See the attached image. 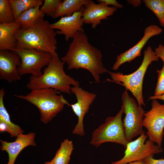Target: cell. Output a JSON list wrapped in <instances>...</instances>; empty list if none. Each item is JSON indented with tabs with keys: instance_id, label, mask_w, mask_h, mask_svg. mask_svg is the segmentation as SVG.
<instances>
[{
	"instance_id": "obj_1",
	"label": "cell",
	"mask_w": 164,
	"mask_h": 164,
	"mask_svg": "<svg viewBox=\"0 0 164 164\" xmlns=\"http://www.w3.org/2000/svg\"><path fill=\"white\" fill-rule=\"evenodd\" d=\"M72 39L61 60L68 65L69 70L83 68L88 70L96 82H99L100 74L107 72L102 62L101 52L90 44L84 32H78Z\"/></svg>"
},
{
	"instance_id": "obj_2",
	"label": "cell",
	"mask_w": 164,
	"mask_h": 164,
	"mask_svg": "<svg viewBox=\"0 0 164 164\" xmlns=\"http://www.w3.org/2000/svg\"><path fill=\"white\" fill-rule=\"evenodd\" d=\"M43 18L40 17L31 28L26 29L20 28L16 31L14 35L17 42L16 48L33 49L49 53L53 56L59 58L56 51V32Z\"/></svg>"
},
{
	"instance_id": "obj_3",
	"label": "cell",
	"mask_w": 164,
	"mask_h": 164,
	"mask_svg": "<svg viewBox=\"0 0 164 164\" xmlns=\"http://www.w3.org/2000/svg\"><path fill=\"white\" fill-rule=\"evenodd\" d=\"M65 63L59 58L52 56L49 63L39 77L31 75L27 87L31 90L53 88L70 94L71 86H79V82L67 74L64 70Z\"/></svg>"
},
{
	"instance_id": "obj_4",
	"label": "cell",
	"mask_w": 164,
	"mask_h": 164,
	"mask_svg": "<svg viewBox=\"0 0 164 164\" xmlns=\"http://www.w3.org/2000/svg\"><path fill=\"white\" fill-rule=\"evenodd\" d=\"M36 106L40 115V121L46 124L61 111L64 105L69 103L57 91L53 88L31 90L26 95H15Z\"/></svg>"
},
{
	"instance_id": "obj_5",
	"label": "cell",
	"mask_w": 164,
	"mask_h": 164,
	"mask_svg": "<svg viewBox=\"0 0 164 164\" xmlns=\"http://www.w3.org/2000/svg\"><path fill=\"white\" fill-rule=\"evenodd\" d=\"M144 57L139 67L133 73L125 75L120 73L107 71L112 78V81L120 84L130 91L136 98L140 105H145L142 95L143 78L149 65L153 61H158L159 58L150 46H148L144 53Z\"/></svg>"
},
{
	"instance_id": "obj_6",
	"label": "cell",
	"mask_w": 164,
	"mask_h": 164,
	"mask_svg": "<svg viewBox=\"0 0 164 164\" xmlns=\"http://www.w3.org/2000/svg\"><path fill=\"white\" fill-rule=\"evenodd\" d=\"M123 113L121 106L115 116L106 118L104 123L92 133L90 143L97 147L104 143L112 142L121 145L125 148L129 142L126 137L122 119Z\"/></svg>"
},
{
	"instance_id": "obj_7",
	"label": "cell",
	"mask_w": 164,
	"mask_h": 164,
	"mask_svg": "<svg viewBox=\"0 0 164 164\" xmlns=\"http://www.w3.org/2000/svg\"><path fill=\"white\" fill-rule=\"evenodd\" d=\"M121 99L125 114L123 125L126 138L129 142L143 132V121L145 111L130 97L127 90L122 93Z\"/></svg>"
},
{
	"instance_id": "obj_8",
	"label": "cell",
	"mask_w": 164,
	"mask_h": 164,
	"mask_svg": "<svg viewBox=\"0 0 164 164\" xmlns=\"http://www.w3.org/2000/svg\"><path fill=\"white\" fill-rule=\"evenodd\" d=\"M20 57L21 64L18 69L21 76L27 74L39 77L43 73L42 69L47 66L52 56L49 53L33 49L15 48L10 50Z\"/></svg>"
},
{
	"instance_id": "obj_9",
	"label": "cell",
	"mask_w": 164,
	"mask_h": 164,
	"mask_svg": "<svg viewBox=\"0 0 164 164\" xmlns=\"http://www.w3.org/2000/svg\"><path fill=\"white\" fill-rule=\"evenodd\" d=\"M148 137L144 131L136 139L128 142L124 156L111 164H126L141 161L149 156L161 153L163 151L161 147L149 139L146 140Z\"/></svg>"
},
{
	"instance_id": "obj_10",
	"label": "cell",
	"mask_w": 164,
	"mask_h": 164,
	"mask_svg": "<svg viewBox=\"0 0 164 164\" xmlns=\"http://www.w3.org/2000/svg\"><path fill=\"white\" fill-rule=\"evenodd\" d=\"M151 106V109L144 114L143 126L147 129L149 139L161 146L164 135V104L154 99Z\"/></svg>"
},
{
	"instance_id": "obj_11",
	"label": "cell",
	"mask_w": 164,
	"mask_h": 164,
	"mask_svg": "<svg viewBox=\"0 0 164 164\" xmlns=\"http://www.w3.org/2000/svg\"><path fill=\"white\" fill-rule=\"evenodd\" d=\"M71 92L74 94L77 98V102L70 106L78 117V121L72 132V134L80 136L85 135L83 123L84 119L88 112L90 105L96 97L94 93L85 91L79 86H73L71 87Z\"/></svg>"
},
{
	"instance_id": "obj_12",
	"label": "cell",
	"mask_w": 164,
	"mask_h": 164,
	"mask_svg": "<svg viewBox=\"0 0 164 164\" xmlns=\"http://www.w3.org/2000/svg\"><path fill=\"white\" fill-rule=\"evenodd\" d=\"M162 31V29L156 25H150L146 27L143 37L136 45L117 56L112 69L114 70H117L124 63L130 62L137 57L141 56L142 50L149 40L153 36L160 34Z\"/></svg>"
},
{
	"instance_id": "obj_13",
	"label": "cell",
	"mask_w": 164,
	"mask_h": 164,
	"mask_svg": "<svg viewBox=\"0 0 164 164\" xmlns=\"http://www.w3.org/2000/svg\"><path fill=\"white\" fill-rule=\"evenodd\" d=\"M20 64V57L14 52L0 50V79L10 84L20 80L18 69Z\"/></svg>"
},
{
	"instance_id": "obj_14",
	"label": "cell",
	"mask_w": 164,
	"mask_h": 164,
	"mask_svg": "<svg viewBox=\"0 0 164 164\" xmlns=\"http://www.w3.org/2000/svg\"><path fill=\"white\" fill-rule=\"evenodd\" d=\"M84 8L70 16L62 17L57 21L50 24L51 28L58 30L56 31L57 34L64 35L67 41L73 38L78 32H84L82 28L84 23L82 15Z\"/></svg>"
},
{
	"instance_id": "obj_15",
	"label": "cell",
	"mask_w": 164,
	"mask_h": 164,
	"mask_svg": "<svg viewBox=\"0 0 164 164\" xmlns=\"http://www.w3.org/2000/svg\"><path fill=\"white\" fill-rule=\"evenodd\" d=\"M114 7H109L104 4L95 3L91 0L84 7L82 13V18L84 23L91 24L93 29L101 23V20L107 19L112 15L117 10Z\"/></svg>"
},
{
	"instance_id": "obj_16",
	"label": "cell",
	"mask_w": 164,
	"mask_h": 164,
	"mask_svg": "<svg viewBox=\"0 0 164 164\" xmlns=\"http://www.w3.org/2000/svg\"><path fill=\"white\" fill-rule=\"evenodd\" d=\"M36 134L30 132L27 134H20L16 137L15 140L8 142L0 140V149L6 151L8 154L7 164H14L15 161L20 152L25 148L29 146H36L34 141Z\"/></svg>"
},
{
	"instance_id": "obj_17",
	"label": "cell",
	"mask_w": 164,
	"mask_h": 164,
	"mask_svg": "<svg viewBox=\"0 0 164 164\" xmlns=\"http://www.w3.org/2000/svg\"><path fill=\"white\" fill-rule=\"evenodd\" d=\"M21 25L17 21L0 23V50H10L16 47V40L14 35Z\"/></svg>"
},
{
	"instance_id": "obj_18",
	"label": "cell",
	"mask_w": 164,
	"mask_h": 164,
	"mask_svg": "<svg viewBox=\"0 0 164 164\" xmlns=\"http://www.w3.org/2000/svg\"><path fill=\"white\" fill-rule=\"evenodd\" d=\"M91 0H65L62 1L52 17L56 19L60 17L70 16L80 11Z\"/></svg>"
},
{
	"instance_id": "obj_19",
	"label": "cell",
	"mask_w": 164,
	"mask_h": 164,
	"mask_svg": "<svg viewBox=\"0 0 164 164\" xmlns=\"http://www.w3.org/2000/svg\"><path fill=\"white\" fill-rule=\"evenodd\" d=\"M42 4L43 3H40L20 14L16 21L20 24L21 29H26L32 27L40 17H44L45 15L40 10V7Z\"/></svg>"
},
{
	"instance_id": "obj_20",
	"label": "cell",
	"mask_w": 164,
	"mask_h": 164,
	"mask_svg": "<svg viewBox=\"0 0 164 164\" xmlns=\"http://www.w3.org/2000/svg\"><path fill=\"white\" fill-rule=\"evenodd\" d=\"M73 149V142L67 139H65L51 161L54 164H68Z\"/></svg>"
},
{
	"instance_id": "obj_21",
	"label": "cell",
	"mask_w": 164,
	"mask_h": 164,
	"mask_svg": "<svg viewBox=\"0 0 164 164\" xmlns=\"http://www.w3.org/2000/svg\"><path fill=\"white\" fill-rule=\"evenodd\" d=\"M15 21L20 14L25 11L43 3L42 0H9Z\"/></svg>"
},
{
	"instance_id": "obj_22",
	"label": "cell",
	"mask_w": 164,
	"mask_h": 164,
	"mask_svg": "<svg viewBox=\"0 0 164 164\" xmlns=\"http://www.w3.org/2000/svg\"><path fill=\"white\" fill-rule=\"evenodd\" d=\"M5 91L3 88L0 90V121H3L10 126L19 134H22L23 131L18 125L12 123L10 119V116L6 109L4 103V98Z\"/></svg>"
},
{
	"instance_id": "obj_23",
	"label": "cell",
	"mask_w": 164,
	"mask_h": 164,
	"mask_svg": "<svg viewBox=\"0 0 164 164\" xmlns=\"http://www.w3.org/2000/svg\"><path fill=\"white\" fill-rule=\"evenodd\" d=\"M15 21L9 0H0V23H8Z\"/></svg>"
},
{
	"instance_id": "obj_24",
	"label": "cell",
	"mask_w": 164,
	"mask_h": 164,
	"mask_svg": "<svg viewBox=\"0 0 164 164\" xmlns=\"http://www.w3.org/2000/svg\"><path fill=\"white\" fill-rule=\"evenodd\" d=\"M145 6L156 15L160 25L163 26L164 0H143Z\"/></svg>"
},
{
	"instance_id": "obj_25",
	"label": "cell",
	"mask_w": 164,
	"mask_h": 164,
	"mask_svg": "<svg viewBox=\"0 0 164 164\" xmlns=\"http://www.w3.org/2000/svg\"><path fill=\"white\" fill-rule=\"evenodd\" d=\"M62 1L60 0H44L40 10L44 15L52 18Z\"/></svg>"
},
{
	"instance_id": "obj_26",
	"label": "cell",
	"mask_w": 164,
	"mask_h": 164,
	"mask_svg": "<svg viewBox=\"0 0 164 164\" xmlns=\"http://www.w3.org/2000/svg\"><path fill=\"white\" fill-rule=\"evenodd\" d=\"M158 79L154 96H158L164 94V64L160 70H157Z\"/></svg>"
},
{
	"instance_id": "obj_27",
	"label": "cell",
	"mask_w": 164,
	"mask_h": 164,
	"mask_svg": "<svg viewBox=\"0 0 164 164\" xmlns=\"http://www.w3.org/2000/svg\"><path fill=\"white\" fill-rule=\"evenodd\" d=\"M0 132H7L9 133L12 137H16L19 134V133L13 129L10 126L8 125L3 121H0Z\"/></svg>"
},
{
	"instance_id": "obj_28",
	"label": "cell",
	"mask_w": 164,
	"mask_h": 164,
	"mask_svg": "<svg viewBox=\"0 0 164 164\" xmlns=\"http://www.w3.org/2000/svg\"><path fill=\"white\" fill-rule=\"evenodd\" d=\"M154 155L149 156L144 159L142 161L145 164H164V159H159L154 158Z\"/></svg>"
},
{
	"instance_id": "obj_29",
	"label": "cell",
	"mask_w": 164,
	"mask_h": 164,
	"mask_svg": "<svg viewBox=\"0 0 164 164\" xmlns=\"http://www.w3.org/2000/svg\"><path fill=\"white\" fill-rule=\"evenodd\" d=\"M99 3H101L108 6L113 5L114 7L117 8L121 9L123 7V5L119 3L116 0H97Z\"/></svg>"
},
{
	"instance_id": "obj_30",
	"label": "cell",
	"mask_w": 164,
	"mask_h": 164,
	"mask_svg": "<svg viewBox=\"0 0 164 164\" xmlns=\"http://www.w3.org/2000/svg\"><path fill=\"white\" fill-rule=\"evenodd\" d=\"M154 51L156 55L161 59L164 64V46L162 44H159L155 49Z\"/></svg>"
},
{
	"instance_id": "obj_31",
	"label": "cell",
	"mask_w": 164,
	"mask_h": 164,
	"mask_svg": "<svg viewBox=\"0 0 164 164\" xmlns=\"http://www.w3.org/2000/svg\"><path fill=\"white\" fill-rule=\"evenodd\" d=\"M149 99L150 100L160 99L164 101V94L159 96H150Z\"/></svg>"
},
{
	"instance_id": "obj_32",
	"label": "cell",
	"mask_w": 164,
	"mask_h": 164,
	"mask_svg": "<svg viewBox=\"0 0 164 164\" xmlns=\"http://www.w3.org/2000/svg\"><path fill=\"white\" fill-rule=\"evenodd\" d=\"M126 164H145L142 161H138L134 162H130Z\"/></svg>"
},
{
	"instance_id": "obj_33",
	"label": "cell",
	"mask_w": 164,
	"mask_h": 164,
	"mask_svg": "<svg viewBox=\"0 0 164 164\" xmlns=\"http://www.w3.org/2000/svg\"><path fill=\"white\" fill-rule=\"evenodd\" d=\"M45 164H54L51 161L45 162Z\"/></svg>"
},
{
	"instance_id": "obj_34",
	"label": "cell",
	"mask_w": 164,
	"mask_h": 164,
	"mask_svg": "<svg viewBox=\"0 0 164 164\" xmlns=\"http://www.w3.org/2000/svg\"><path fill=\"white\" fill-rule=\"evenodd\" d=\"M163 26H164V15H163Z\"/></svg>"
}]
</instances>
